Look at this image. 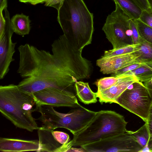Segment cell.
Masks as SVG:
<instances>
[{
  "label": "cell",
  "instance_id": "6da1fadb",
  "mask_svg": "<svg viewBox=\"0 0 152 152\" xmlns=\"http://www.w3.org/2000/svg\"><path fill=\"white\" fill-rule=\"evenodd\" d=\"M18 50L17 72L22 78L30 77V85L34 92L50 88L72 91L79 80L71 67L52 53L28 44L20 45Z\"/></svg>",
  "mask_w": 152,
  "mask_h": 152
},
{
  "label": "cell",
  "instance_id": "7a4b0ae2",
  "mask_svg": "<svg viewBox=\"0 0 152 152\" xmlns=\"http://www.w3.org/2000/svg\"><path fill=\"white\" fill-rule=\"evenodd\" d=\"M57 20L63 34L75 48L82 52L91 43L93 14L83 0H64L58 11Z\"/></svg>",
  "mask_w": 152,
  "mask_h": 152
},
{
  "label": "cell",
  "instance_id": "3957f363",
  "mask_svg": "<svg viewBox=\"0 0 152 152\" xmlns=\"http://www.w3.org/2000/svg\"><path fill=\"white\" fill-rule=\"evenodd\" d=\"M37 107L32 94L13 84L0 86V111L16 127L32 132L38 127L32 113Z\"/></svg>",
  "mask_w": 152,
  "mask_h": 152
},
{
  "label": "cell",
  "instance_id": "277c9868",
  "mask_svg": "<svg viewBox=\"0 0 152 152\" xmlns=\"http://www.w3.org/2000/svg\"><path fill=\"white\" fill-rule=\"evenodd\" d=\"M127 123L123 116L115 111H100L84 129L73 135L68 143L70 148L81 147L124 133Z\"/></svg>",
  "mask_w": 152,
  "mask_h": 152
},
{
  "label": "cell",
  "instance_id": "5b68a950",
  "mask_svg": "<svg viewBox=\"0 0 152 152\" xmlns=\"http://www.w3.org/2000/svg\"><path fill=\"white\" fill-rule=\"evenodd\" d=\"M41 115L37 120L42 122V128L55 130L59 128L68 129L75 135L84 129L95 117L96 112L81 106L66 113L59 112L53 107L39 106Z\"/></svg>",
  "mask_w": 152,
  "mask_h": 152
},
{
  "label": "cell",
  "instance_id": "8992f818",
  "mask_svg": "<svg viewBox=\"0 0 152 152\" xmlns=\"http://www.w3.org/2000/svg\"><path fill=\"white\" fill-rule=\"evenodd\" d=\"M115 4V10L107 16L102 28L113 49L134 45L130 25L131 19L118 3Z\"/></svg>",
  "mask_w": 152,
  "mask_h": 152
},
{
  "label": "cell",
  "instance_id": "52a82bcc",
  "mask_svg": "<svg viewBox=\"0 0 152 152\" xmlns=\"http://www.w3.org/2000/svg\"><path fill=\"white\" fill-rule=\"evenodd\" d=\"M152 97L143 83L137 81L130 85L117 99L116 103L146 122Z\"/></svg>",
  "mask_w": 152,
  "mask_h": 152
},
{
  "label": "cell",
  "instance_id": "ba28073f",
  "mask_svg": "<svg viewBox=\"0 0 152 152\" xmlns=\"http://www.w3.org/2000/svg\"><path fill=\"white\" fill-rule=\"evenodd\" d=\"M81 147L88 152H138L143 149L127 130L124 133Z\"/></svg>",
  "mask_w": 152,
  "mask_h": 152
},
{
  "label": "cell",
  "instance_id": "9c48e42d",
  "mask_svg": "<svg viewBox=\"0 0 152 152\" xmlns=\"http://www.w3.org/2000/svg\"><path fill=\"white\" fill-rule=\"evenodd\" d=\"M37 107L49 106L53 107H65L78 108V103L73 91L55 88H50L32 94Z\"/></svg>",
  "mask_w": 152,
  "mask_h": 152
},
{
  "label": "cell",
  "instance_id": "30bf717a",
  "mask_svg": "<svg viewBox=\"0 0 152 152\" xmlns=\"http://www.w3.org/2000/svg\"><path fill=\"white\" fill-rule=\"evenodd\" d=\"M6 21L4 36L0 38V79H3L8 72L11 63L15 59L13 56L15 52L16 42H13L12 37L14 32L12 26L9 13L4 10Z\"/></svg>",
  "mask_w": 152,
  "mask_h": 152
},
{
  "label": "cell",
  "instance_id": "8fae6325",
  "mask_svg": "<svg viewBox=\"0 0 152 152\" xmlns=\"http://www.w3.org/2000/svg\"><path fill=\"white\" fill-rule=\"evenodd\" d=\"M54 130L41 127L37 129L39 144L38 152H60L62 145L70 141L67 134Z\"/></svg>",
  "mask_w": 152,
  "mask_h": 152
},
{
  "label": "cell",
  "instance_id": "7c38bea8",
  "mask_svg": "<svg viewBox=\"0 0 152 152\" xmlns=\"http://www.w3.org/2000/svg\"><path fill=\"white\" fill-rule=\"evenodd\" d=\"M136 63H141L135 52L110 57L102 56L96 61L97 66L104 74L112 75L119 69Z\"/></svg>",
  "mask_w": 152,
  "mask_h": 152
},
{
  "label": "cell",
  "instance_id": "4fadbf2b",
  "mask_svg": "<svg viewBox=\"0 0 152 152\" xmlns=\"http://www.w3.org/2000/svg\"><path fill=\"white\" fill-rule=\"evenodd\" d=\"M118 78L116 83L109 89L96 92L97 97L99 98L100 103H116L118 98L130 85L139 81L136 77L132 75Z\"/></svg>",
  "mask_w": 152,
  "mask_h": 152
},
{
  "label": "cell",
  "instance_id": "5bb4252c",
  "mask_svg": "<svg viewBox=\"0 0 152 152\" xmlns=\"http://www.w3.org/2000/svg\"><path fill=\"white\" fill-rule=\"evenodd\" d=\"M39 148V140H26L18 139L1 137L0 151L19 152L27 151L38 152Z\"/></svg>",
  "mask_w": 152,
  "mask_h": 152
},
{
  "label": "cell",
  "instance_id": "9a60e30c",
  "mask_svg": "<svg viewBox=\"0 0 152 152\" xmlns=\"http://www.w3.org/2000/svg\"><path fill=\"white\" fill-rule=\"evenodd\" d=\"M75 87L77 97L84 104H88L97 102L96 93L91 90L88 83L78 81L75 83Z\"/></svg>",
  "mask_w": 152,
  "mask_h": 152
},
{
  "label": "cell",
  "instance_id": "2e32d148",
  "mask_svg": "<svg viewBox=\"0 0 152 152\" xmlns=\"http://www.w3.org/2000/svg\"><path fill=\"white\" fill-rule=\"evenodd\" d=\"M12 29L16 34L24 36L28 34L31 29V20L29 16L24 15L16 14L11 19Z\"/></svg>",
  "mask_w": 152,
  "mask_h": 152
},
{
  "label": "cell",
  "instance_id": "e0dca14e",
  "mask_svg": "<svg viewBox=\"0 0 152 152\" xmlns=\"http://www.w3.org/2000/svg\"><path fill=\"white\" fill-rule=\"evenodd\" d=\"M132 20L138 19L142 10L131 0H113Z\"/></svg>",
  "mask_w": 152,
  "mask_h": 152
},
{
  "label": "cell",
  "instance_id": "ac0fdd59",
  "mask_svg": "<svg viewBox=\"0 0 152 152\" xmlns=\"http://www.w3.org/2000/svg\"><path fill=\"white\" fill-rule=\"evenodd\" d=\"M139 56V59L142 64L152 61V45L140 37L137 50L134 52Z\"/></svg>",
  "mask_w": 152,
  "mask_h": 152
},
{
  "label": "cell",
  "instance_id": "d6986e66",
  "mask_svg": "<svg viewBox=\"0 0 152 152\" xmlns=\"http://www.w3.org/2000/svg\"><path fill=\"white\" fill-rule=\"evenodd\" d=\"M132 75L135 76L139 81L143 83L148 81L151 78L152 69L151 68L143 64L142 66L127 72L118 77Z\"/></svg>",
  "mask_w": 152,
  "mask_h": 152
},
{
  "label": "cell",
  "instance_id": "ffe728a7",
  "mask_svg": "<svg viewBox=\"0 0 152 152\" xmlns=\"http://www.w3.org/2000/svg\"><path fill=\"white\" fill-rule=\"evenodd\" d=\"M138 144L144 149L148 146L150 135L145 123L137 131H129Z\"/></svg>",
  "mask_w": 152,
  "mask_h": 152
},
{
  "label": "cell",
  "instance_id": "44dd1931",
  "mask_svg": "<svg viewBox=\"0 0 152 152\" xmlns=\"http://www.w3.org/2000/svg\"><path fill=\"white\" fill-rule=\"evenodd\" d=\"M140 38L152 45V28L138 19L134 20Z\"/></svg>",
  "mask_w": 152,
  "mask_h": 152
},
{
  "label": "cell",
  "instance_id": "7402d4cb",
  "mask_svg": "<svg viewBox=\"0 0 152 152\" xmlns=\"http://www.w3.org/2000/svg\"><path fill=\"white\" fill-rule=\"evenodd\" d=\"M138 44L105 51L104 55L102 56L104 57H110L134 52L137 50Z\"/></svg>",
  "mask_w": 152,
  "mask_h": 152
},
{
  "label": "cell",
  "instance_id": "603a6c76",
  "mask_svg": "<svg viewBox=\"0 0 152 152\" xmlns=\"http://www.w3.org/2000/svg\"><path fill=\"white\" fill-rule=\"evenodd\" d=\"M118 78L114 76L105 77L98 80L95 84L97 87V92L102 91L109 89L117 82Z\"/></svg>",
  "mask_w": 152,
  "mask_h": 152
},
{
  "label": "cell",
  "instance_id": "cb8c5ba5",
  "mask_svg": "<svg viewBox=\"0 0 152 152\" xmlns=\"http://www.w3.org/2000/svg\"><path fill=\"white\" fill-rule=\"evenodd\" d=\"M138 19L152 28V10L151 8L142 10Z\"/></svg>",
  "mask_w": 152,
  "mask_h": 152
},
{
  "label": "cell",
  "instance_id": "d4e9b609",
  "mask_svg": "<svg viewBox=\"0 0 152 152\" xmlns=\"http://www.w3.org/2000/svg\"><path fill=\"white\" fill-rule=\"evenodd\" d=\"M142 65V63H136L130 64L118 70L114 74H112L111 76L118 77L123 74L137 68Z\"/></svg>",
  "mask_w": 152,
  "mask_h": 152
},
{
  "label": "cell",
  "instance_id": "484cf974",
  "mask_svg": "<svg viewBox=\"0 0 152 152\" xmlns=\"http://www.w3.org/2000/svg\"><path fill=\"white\" fill-rule=\"evenodd\" d=\"M130 25L132 31V38L133 44H138L140 43V37L134 20H131Z\"/></svg>",
  "mask_w": 152,
  "mask_h": 152
},
{
  "label": "cell",
  "instance_id": "4316f807",
  "mask_svg": "<svg viewBox=\"0 0 152 152\" xmlns=\"http://www.w3.org/2000/svg\"><path fill=\"white\" fill-rule=\"evenodd\" d=\"M145 123L150 135L149 141L152 139V102L150 108L147 121Z\"/></svg>",
  "mask_w": 152,
  "mask_h": 152
},
{
  "label": "cell",
  "instance_id": "83f0119b",
  "mask_svg": "<svg viewBox=\"0 0 152 152\" xmlns=\"http://www.w3.org/2000/svg\"><path fill=\"white\" fill-rule=\"evenodd\" d=\"M64 0H47L45 3L46 6L52 7L58 11L62 5Z\"/></svg>",
  "mask_w": 152,
  "mask_h": 152
},
{
  "label": "cell",
  "instance_id": "f1b7e54d",
  "mask_svg": "<svg viewBox=\"0 0 152 152\" xmlns=\"http://www.w3.org/2000/svg\"><path fill=\"white\" fill-rule=\"evenodd\" d=\"M142 10L151 8L148 0H131Z\"/></svg>",
  "mask_w": 152,
  "mask_h": 152
},
{
  "label": "cell",
  "instance_id": "f546056e",
  "mask_svg": "<svg viewBox=\"0 0 152 152\" xmlns=\"http://www.w3.org/2000/svg\"><path fill=\"white\" fill-rule=\"evenodd\" d=\"M2 11H0V38L4 34L6 24V20L3 15Z\"/></svg>",
  "mask_w": 152,
  "mask_h": 152
},
{
  "label": "cell",
  "instance_id": "4dcf8cb0",
  "mask_svg": "<svg viewBox=\"0 0 152 152\" xmlns=\"http://www.w3.org/2000/svg\"><path fill=\"white\" fill-rule=\"evenodd\" d=\"M143 83L148 89L152 90V77L150 80Z\"/></svg>",
  "mask_w": 152,
  "mask_h": 152
},
{
  "label": "cell",
  "instance_id": "1f68e13d",
  "mask_svg": "<svg viewBox=\"0 0 152 152\" xmlns=\"http://www.w3.org/2000/svg\"><path fill=\"white\" fill-rule=\"evenodd\" d=\"M7 7V0H0V11H3Z\"/></svg>",
  "mask_w": 152,
  "mask_h": 152
},
{
  "label": "cell",
  "instance_id": "d6a6232c",
  "mask_svg": "<svg viewBox=\"0 0 152 152\" xmlns=\"http://www.w3.org/2000/svg\"><path fill=\"white\" fill-rule=\"evenodd\" d=\"M148 90L152 97V90H150L148 89ZM148 148L149 151L151 152L152 151V139L148 141Z\"/></svg>",
  "mask_w": 152,
  "mask_h": 152
},
{
  "label": "cell",
  "instance_id": "836d02e7",
  "mask_svg": "<svg viewBox=\"0 0 152 152\" xmlns=\"http://www.w3.org/2000/svg\"><path fill=\"white\" fill-rule=\"evenodd\" d=\"M47 0H32L30 3L32 5H36L40 3H45Z\"/></svg>",
  "mask_w": 152,
  "mask_h": 152
},
{
  "label": "cell",
  "instance_id": "e575fe53",
  "mask_svg": "<svg viewBox=\"0 0 152 152\" xmlns=\"http://www.w3.org/2000/svg\"><path fill=\"white\" fill-rule=\"evenodd\" d=\"M142 64L152 69V61Z\"/></svg>",
  "mask_w": 152,
  "mask_h": 152
},
{
  "label": "cell",
  "instance_id": "d590c367",
  "mask_svg": "<svg viewBox=\"0 0 152 152\" xmlns=\"http://www.w3.org/2000/svg\"><path fill=\"white\" fill-rule=\"evenodd\" d=\"M19 1L21 2L24 3H30L32 0H19Z\"/></svg>",
  "mask_w": 152,
  "mask_h": 152
},
{
  "label": "cell",
  "instance_id": "8d00e7d4",
  "mask_svg": "<svg viewBox=\"0 0 152 152\" xmlns=\"http://www.w3.org/2000/svg\"><path fill=\"white\" fill-rule=\"evenodd\" d=\"M151 6V8L152 10V0H148Z\"/></svg>",
  "mask_w": 152,
  "mask_h": 152
},
{
  "label": "cell",
  "instance_id": "74e56055",
  "mask_svg": "<svg viewBox=\"0 0 152 152\" xmlns=\"http://www.w3.org/2000/svg\"><path fill=\"white\" fill-rule=\"evenodd\" d=\"M151 152H152V151H151Z\"/></svg>",
  "mask_w": 152,
  "mask_h": 152
}]
</instances>
